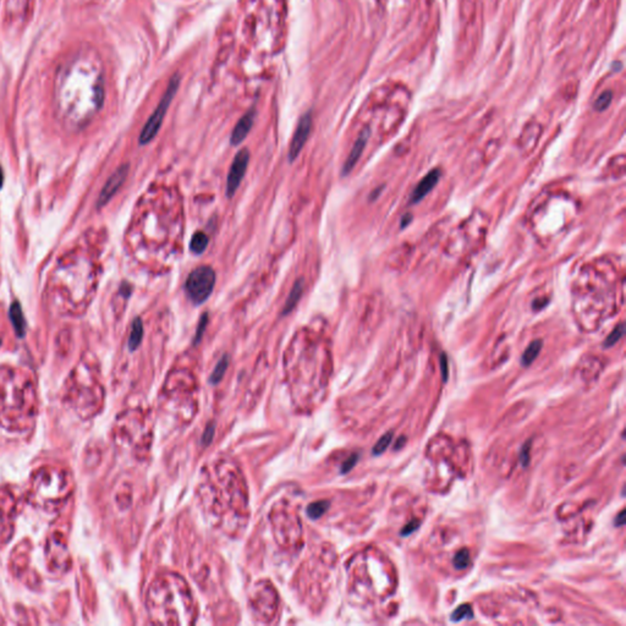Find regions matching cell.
<instances>
[{
    "label": "cell",
    "instance_id": "4",
    "mask_svg": "<svg viewBox=\"0 0 626 626\" xmlns=\"http://www.w3.org/2000/svg\"><path fill=\"white\" fill-rule=\"evenodd\" d=\"M312 129V114L311 113H306V114L302 115V118L300 119L298 121L297 127L295 130V134L292 136V140L291 143H290V148H289V162L293 163L295 162L296 158L298 157V154L301 153L302 148L306 145L307 142V138H308L309 132H311Z\"/></svg>",
    "mask_w": 626,
    "mask_h": 626
},
{
    "label": "cell",
    "instance_id": "17",
    "mask_svg": "<svg viewBox=\"0 0 626 626\" xmlns=\"http://www.w3.org/2000/svg\"><path fill=\"white\" fill-rule=\"evenodd\" d=\"M393 436H394L393 432H387L383 437H381L378 442L376 443L375 447H373V455H381V454H383L390 445V443H392Z\"/></svg>",
    "mask_w": 626,
    "mask_h": 626
},
{
    "label": "cell",
    "instance_id": "29",
    "mask_svg": "<svg viewBox=\"0 0 626 626\" xmlns=\"http://www.w3.org/2000/svg\"><path fill=\"white\" fill-rule=\"evenodd\" d=\"M410 219H411V215H406V217L403 219V220H405V221H404V224H403V225H401V228H405L407 224L410 223Z\"/></svg>",
    "mask_w": 626,
    "mask_h": 626
},
{
    "label": "cell",
    "instance_id": "8",
    "mask_svg": "<svg viewBox=\"0 0 626 626\" xmlns=\"http://www.w3.org/2000/svg\"><path fill=\"white\" fill-rule=\"evenodd\" d=\"M440 178V171L438 169H434V170L429 171L427 175L425 176L422 180L420 181V184L417 185L416 188H415L414 193H412V197L411 201L414 203H417L420 202L421 199H423L426 196L433 190L434 186L438 184V180Z\"/></svg>",
    "mask_w": 626,
    "mask_h": 626
},
{
    "label": "cell",
    "instance_id": "22",
    "mask_svg": "<svg viewBox=\"0 0 626 626\" xmlns=\"http://www.w3.org/2000/svg\"><path fill=\"white\" fill-rule=\"evenodd\" d=\"M418 526H420V521H418V520H411V521L404 526L403 530H401V532H400V536H403V537L410 536V534L414 533L415 531L417 530Z\"/></svg>",
    "mask_w": 626,
    "mask_h": 626
},
{
    "label": "cell",
    "instance_id": "28",
    "mask_svg": "<svg viewBox=\"0 0 626 626\" xmlns=\"http://www.w3.org/2000/svg\"><path fill=\"white\" fill-rule=\"evenodd\" d=\"M404 443H405V437H403V438H399L397 445H395V449H397V450H398V449L400 448V445H401V447H403Z\"/></svg>",
    "mask_w": 626,
    "mask_h": 626
},
{
    "label": "cell",
    "instance_id": "25",
    "mask_svg": "<svg viewBox=\"0 0 626 626\" xmlns=\"http://www.w3.org/2000/svg\"><path fill=\"white\" fill-rule=\"evenodd\" d=\"M440 370H442V376H443V382H447L448 381V360H447V355L443 354L440 356Z\"/></svg>",
    "mask_w": 626,
    "mask_h": 626
},
{
    "label": "cell",
    "instance_id": "19",
    "mask_svg": "<svg viewBox=\"0 0 626 626\" xmlns=\"http://www.w3.org/2000/svg\"><path fill=\"white\" fill-rule=\"evenodd\" d=\"M611 99H613V93L610 91H605L594 102V109L598 110V112H603V110H605L610 105Z\"/></svg>",
    "mask_w": 626,
    "mask_h": 626
},
{
    "label": "cell",
    "instance_id": "23",
    "mask_svg": "<svg viewBox=\"0 0 626 626\" xmlns=\"http://www.w3.org/2000/svg\"><path fill=\"white\" fill-rule=\"evenodd\" d=\"M530 445L531 442L526 443L521 449V454H520V461H521L523 467H526L530 464Z\"/></svg>",
    "mask_w": 626,
    "mask_h": 626
},
{
    "label": "cell",
    "instance_id": "5",
    "mask_svg": "<svg viewBox=\"0 0 626 626\" xmlns=\"http://www.w3.org/2000/svg\"><path fill=\"white\" fill-rule=\"evenodd\" d=\"M127 175H129V164H124V165H121L120 168L116 169V170L114 171V174L108 179V181L105 182L103 190H102L101 195H99V197H98V203H97V206H98L99 208L105 206V204L112 199L113 196L118 192L119 188L123 186V184L125 182Z\"/></svg>",
    "mask_w": 626,
    "mask_h": 626
},
{
    "label": "cell",
    "instance_id": "30",
    "mask_svg": "<svg viewBox=\"0 0 626 626\" xmlns=\"http://www.w3.org/2000/svg\"><path fill=\"white\" fill-rule=\"evenodd\" d=\"M3 182H4V174H3L2 168H0V188L3 187Z\"/></svg>",
    "mask_w": 626,
    "mask_h": 626
},
{
    "label": "cell",
    "instance_id": "3",
    "mask_svg": "<svg viewBox=\"0 0 626 626\" xmlns=\"http://www.w3.org/2000/svg\"><path fill=\"white\" fill-rule=\"evenodd\" d=\"M250 163V152L247 148L241 149L236 154L230 167L228 179H226V197L231 198L236 193L241 181L245 178Z\"/></svg>",
    "mask_w": 626,
    "mask_h": 626
},
{
    "label": "cell",
    "instance_id": "6",
    "mask_svg": "<svg viewBox=\"0 0 626 626\" xmlns=\"http://www.w3.org/2000/svg\"><path fill=\"white\" fill-rule=\"evenodd\" d=\"M368 137H370V129H365L364 131L360 134L359 138L356 140L355 145H354L350 154H349L348 159H346L344 167H343V176L349 175V174L351 173V170L355 168L357 162H359L360 157L362 156V152H364L366 145H367Z\"/></svg>",
    "mask_w": 626,
    "mask_h": 626
},
{
    "label": "cell",
    "instance_id": "26",
    "mask_svg": "<svg viewBox=\"0 0 626 626\" xmlns=\"http://www.w3.org/2000/svg\"><path fill=\"white\" fill-rule=\"evenodd\" d=\"M213 436H214V426H208L206 431H204L203 438H202V440H203L204 444H206V445L209 444V443L212 442Z\"/></svg>",
    "mask_w": 626,
    "mask_h": 626
},
{
    "label": "cell",
    "instance_id": "12",
    "mask_svg": "<svg viewBox=\"0 0 626 626\" xmlns=\"http://www.w3.org/2000/svg\"><path fill=\"white\" fill-rule=\"evenodd\" d=\"M541 350H542V340H534V342L531 343V344L527 346V349H526L525 353H523V355H522V359H521L522 365L525 366V367L530 366L534 360L537 359V356L539 355Z\"/></svg>",
    "mask_w": 626,
    "mask_h": 626
},
{
    "label": "cell",
    "instance_id": "18",
    "mask_svg": "<svg viewBox=\"0 0 626 626\" xmlns=\"http://www.w3.org/2000/svg\"><path fill=\"white\" fill-rule=\"evenodd\" d=\"M470 560H471L470 552L466 549V548H464V549H461L460 552L456 553V555L454 556L453 563H454V566H455V569H466V567L469 566Z\"/></svg>",
    "mask_w": 626,
    "mask_h": 626
},
{
    "label": "cell",
    "instance_id": "10",
    "mask_svg": "<svg viewBox=\"0 0 626 626\" xmlns=\"http://www.w3.org/2000/svg\"><path fill=\"white\" fill-rule=\"evenodd\" d=\"M9 316L16 334L19 337H24L25 333H26V320H25V316L22 313L20 303L14 302L11 304Z\"/></svg>",
    "mask_w": 626,
    "mask_h": 626
},
{
    "label": "cell",
    "instance_id": "9",
    "mask_svg": "<svg viewBox=\"0 0 626 626\" xmlns=\"http://www.w3.org/2000/svg\"><path fill=\"white\" fill-rule=\"evenodd\" d=\"M303 289H304L303 279L302 278L297 279V280L295 281V284H293V286H292L291 291H290V293H289V296H287L286 302H285V304H284V308H282V313H281L282 316L287 315V313H290L293 308H295L296 304H297L298 301H300L301 296H302Z\"/></svg>",
    "mask_w": 626,
    "mask_h": 626
},
{
    "label": "cell",
    "instance_id": "16",
    "mask_svg": "<svg viewBox=\"0 0 626 626\" xmlns=\"http://www.w3.org/2000/svg\"><path fill=\"white\" fill-rule=\"evenodd\" d=\"M472 616H473V611H472V608H471V605L462 604L458 606V608L453 611V614H451V620L458 622L464 619H471Z\"/></svg>",
    "mask_w": 626,
    "mask_h": 626
},
{
    "label": "cell",
    "instance_id": "27",
    "mask_svg": "<svg viewBox=\"0 0 626 626\" xmlns=\"http://www.w3.org/2000/svg\"><path fill=\"white\" fill-rule=\"evenodd\" d=\"M614 525H615L616 527H622V526L625 525V510H621L619 512V515L615 517V522H614Z\"/></svg>",
    "mask_w": 626,
    "mask_h": 626
},
{
    "label": "cell",
    "instance_id": "21",
    "mask_svg": "<svg viewBox=\"0 0 626 626\" xmlns=\"http://www.w3.org/2000/svg\"><path fill=\"white\" fill-rule=\"evenodd\" d=\"M208 324V315L207 313H203V316L201 317L199 320V323L197 326V331H196V335H195V340H193V345H197L199 342H201L202 337H203L204 331H206V327Z\"/></svg>",
    "mask_w": 626,
    "mask_h": 626
},
{
    "label": "cell",
    "instance_id": "14",
    "mask_svg": "<svg viewBox=\"0 0 626 626\" xmlns=\"http://www.w3.org/2000/svg\"><path fill=\"white\" fill-rule=\"evenodd\" d=\"M228 366H229V357L228 355H224L220 359V361L218 362L217 366H215L214 370H213L212 375H210V378H209L210 383L212 384L219 383L221 379H223L224 375H225L226 370H228Z\"/></svg>",
    "mask_w": 626,
    "mask_h": 626
},
{
    "label": "cell",
    "instance_id": "2",
    "mask_svg": "<svg viewBox=\"0 0 626 626\" xmlns=\"http://www.w3.org/2000/svg\"><path fill=\"white\" fill-rule=\"evenodd\" d=\"M215 285V271L209 265H201L188 274L185 291L191 302L202 304L212 295Z\"/></svg>",
    "mask_w": 626,
    "mask_h": 626
},
{
    "label": "cell",
    "instance_id": "11",
    "mask_svg": "<svg viewBox=\"0 0 626 626\" xmlns=\"http://www.w3.org/2000/svg\"><path fill=\"white\" fill-rule=\"evenodd\" d=\"M143 338V323L140 317H137L132 323L131 333L129 338V349L131 351H135L138 346L142 343Z\"/></svg>",
    "mask_w": 626,
    "mask_h": 626
},
{
    "label": "cell",
    "instance_id": "7",
    "mask_svg": "<svg viewBox=\"0 0 626 626\" xmlns=\"http://www.w3.org/2000/svg\"><path fill=\"white\" fill-rule=\"evenodd\" d=\"M254 116H256V112L254 109L248 110L242 118L237 121L236 126L234 127L232 130V134L231 137H230V141H231V145L232 146H237L247 137L248 132L251 131L252 125H253V121H254Z\"/></svg>",
    "mask_w": 626,
    "mask_h": 626
},
{
    "label": "cell",
    "instance_id": "13",
    "mask_svg": "<svg viewBox=\"0 0 626 626\" xmlns=\"http://www.w3.org/2000/svg\"><path fill=\"white\" fill-rule=\"evenodd\" d=\"M209 239L204 232L202 231H197L195 235L192 236L190 242V250L192 253L195 254H201L203 253L204 250L207 248L208 246Z\"/></svg>",
    "mask_w": 626,
    "mask_h": 626
},
{
    "label": "cell",
    "instance_id": "20",
    "mask_svg": "<svg viewBox=\"0 0 626 626\" xmlns=\"http://www.w3.org/2000/svg\"><path fill=\"white\" fill-rule=\"evenodd\" d=\"M622 335H624V326H622V324H619V326H617L616 328L614 329L610 334H609V337L605 339L604 348H611V346L615 345L616 343L621 339Z\"/></svg>",
    "mask_w": 626,
    "mask_h": 626
},
{
    "label": "cell",
    "instance_id": "24",
    "mask_svg": "<svg viewBox=\"0 0 626 626\" xmlns=\"http://www.w3.org/2000/svg\"><path fill=\"white\" fill-rule=\"evenodd\" d=\"M357 460H359V455H357V454H353V455H351L350 458L346 460L344 464L342 465V473H346L350 470H353V467L357 464Z\"/></svg>",
    "mask_w": 626,
    "mask_h": 626
},
{
    "label": "cell",
    "instance_id": "15",
    "mask_svg": "<svg viewBox=\"0 0 626 626\" xmlns=\"http://www.w3.org/2000/svg\"><path fill=\"white\" fill-rule=\"evenodd\" d=\"M328 506H329L328 501H326V500L316 501V503H312L311 505L308 506V509H307V515H308L311 519H318V517L322 516L324 512L327 511Z\"/></svg>",
    "mask_w": 626,
    "mask_h": 626
},
{
    "label": "cell",
    "instance_id": "1",
    "mask_svg": "<svg viewBox=\"0 0 626 626\" xmlns=\"http://www.w3.org/2000/svg\"><path fill=\"white\" fill-rule=\"evenodd\" d=\"M179 86H180L179 75H174V76L170 79V81H169L167 90H165V92H164V96L162 97V99H160V102L158 103L154 113L149 116V119L147 120L145 127H143L142 131H141L140 138H138L140 145H142V146L148 145V143L152 142V140H154V137L158 135L160 127H162L163 125V121H164L165 115H167L169 107H170L174 97H175L176 92H178Z\"/></svg>",
    "mask_w": 626,
    "mask_h": 626
}]
</instances>
